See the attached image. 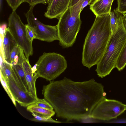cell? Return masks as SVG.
<instances>
[{"label":"cell","instance_id":"cell-1","mask_svg":"<svg viewBox=\"0 0 126 126\" xmlns=\"http://www.w3.org/2000/svg\"><path fill=\"white\" fill-rule=\"evenodd\" d=\"M42 94L57 117L67 121L91 118L94 108L106 98L103 86L93 79L77 82L64 77L44 85Z\"/></svg>","mask_w":126,"mask_h":126},{"label":"cell","instance_id":"cell-2","mask_svg":"<svg viewBox=\"0 0 126 126\" xmlns=\"http://www.w3.org/2000/svg\"><path fill=\"white\" fill-rule=\"evenodd\" d=\"M112 34L110 14L96 16L83 46L82 63L89 69L96 65L103 55Z\"/></svg>","mask_w":126,"mask_h":126},{"label":"cell","instance_id":"cell-3","mask_svg":"<svg viewBox=\"0 0 126 126\" xmlns=\"http://www.w3.org/2000/svg\"><path fill=\"white\" fill-rule=\"evenodd\" d=\"M126 43V31L124 26L112 34L106 50L97 65L95 71L102 78L115 68L120 53Z\"/></svg>","mask_w":126,"mask_h":126},{"label":"cell","instance_id":"cell-4","mask_svg":"<svg viewBox=\"0 0 126 126\" xmlns=\"http://www.w3.org/2000/svg\"><path fill=\"white\" fill-rule=\"evenodd\" d=\"M67 67L66 60L63 55L55 52H44L32 68L38 78L50 81L59 77Z\"/></svg>","mask_w":126,"mask_h":126},{"label":"cell","instance_id":"cell-5","mask_svg":"<svg viewBox=\"0 0 126 126\" xmlns=\"http://www.w3.org/2000/svg\"><path fill=\"white\" fill-rule=\"evenodd\" d=\"M81 23L80 16L71 15L69 8L61 15L57 26L59 44L63 47L72 46L80 30Z\"/></svg>","mask_w":126,"mask_h":126},{"label":"cell","instance_id":"cell-6","mask_svg":"<svg viewBox=\"0 0 126 126\" xmlns=\"http://www.w3.org/2000/svg\"><path fill=\"white\" fill-rule=\"evenodd\" d=\"M8 28L17 45L23 50L26 58L33 54L32 43L27 39L26 34L25 25L22 22L16 11H13L8 19Z\"/></svg>","mask_w":126,"mask_h":126},{"label":"cell","instance_id":"cell-7","mask_svg":"<svg viewBox=\"0 0 126 126\" xmlns=\"http://www.w3.org/2000/svg\"><path fill=\"white\" fill-rule=\"evenodd\" d=\"M34 7L30 6L25 15L27 25L34 32L36 39L48 42L56 40L59 41L57 26L45 24L39 21L34 15L33 10Z\"/></svg>","mask_w":126,"mask_h":126},{"label":"cell","instance_id":"cell-8","mask_svg":"<svg viewBox=\"0 0 126 126\" xmlns=\"http://www.w3.org/2000/svg\"><path fill=\"white\" fill-rule=\"evenodd\" d=\"M126 110V105L117 100L106 98L94 108L91 118L109 121L116 118Z\"/></svg>","mask_w":126,"mask_h":126},{"label":"cell","instance_id":"cell-9","mask_svg":"<svg viewBox=\"0 0 126 126\" xmlns=\"http://www.w3.org/2000/svg\"><path fill=\"white\" fill-rule=\"evenodd\" d=\"M7 80L16 101L21 106L27 107L34 103L38 100L29 93L21 89L13 81L10 79Z\"/></svg>","mask_w":126,"mask_h":126},{"label":"cell","instance_id":"cell-10","mask_svg":"<svg viewBox=\"0 0 126 126\" xmlns=\"http://www.w3.org/2000/svg\"><path fill=\"white\" fill-rule=\"evenodd\" d=\"M71 0H48L47 6L44 15L49 19H59L69 7Z\"/></svg>","mask_w":126,"mask_h":126},{"label":"cell","instance_id":"cell-11","mask_svg":"<svg viewBox=\"0 0 126 126\" xmlns=\"http://www.w3.org/2000/svg\"><path fill=\"white\" fill-rule=\"evenodd\" d=\"M2 43V60L7 63L10 53L17 44L10 31L7 28L4 31Z\"/></svg>","mask_w":126,"mask_h":126},{"label":"cell","instance_id":"cell-12","mask_svg":"<svg viewBox=\"0 0 126 126\" xmlns=\"http://www.w3.org/2000/svg\"><path fill=\"white\" fill-rule=\"evenodd\" d=\"M22 66L25 72L29 93L38 99L39 98L36 94L35 82L38 77L34 72L29 60L27 58L23 61Z\"/></svg>","mask_w":126,"mask_h":126},{"label":"cell","instance_id":"cell-13","mask_svg":"<svg viewBox=\"0 0 126 126\" xmlns=\"http://www.w3.org/2000/svg\"><path fill=\"white\" fill-rule=\"evenodd\" d=\"M24 53L23 50L21 48L17 63L12 65V66L18 79L21 89L25 92L29 93L25 72L22 66L23 62L26 58Z\"/></svg>","mask_w":126,"mask_h":126},{"label":"cell","instance_id":"cell-14","mask_svg":"<svg viewBox=\"0 0 126 126\" xmlns=\"http://www.w3.org/2000/svg\"><path fill=\"white\" fill-rule=\"evenodd\" d=\"M114 0H94L90 5V9L96 16L110 14Z\"/></svg>","mask_w":126,"mask_h":126},{"label":"cell","instance_id":"cell-15","mask_svg":"<svg viewBox=\"0 0 126 126\" xmlns=\"http://www.w3.org/2000/svg\"><path fill=\"white\" fill-rule=\"evenodd\" d=\"M0 73L6 79H10L13 81L21 89L18 79L12 65L2 60L0 64Z\"/></svg>","mask_w":126,"mask_h":126},{"label":"cell","instance_id":"cell-16","mask_svg":"<svg viewBox=\"0 0 126 126\" xmlns=\"http://www.w3.org/2000/svg\"><path fill=\"white\" fill-rule=\"evenodd\" d=\"M110 14V24L112 34L123 26L122 20L123 14L114 9L112 11H111Z\"/></svg>","mask_w":126,"mask_h":126},{"label":"cell","instance_id":"cell-17","mask_svg":"<svg viewBox=\"0 0 126 126\" xmlns=\"http://www.w3.org/2000/svg\"><path fill=\"white\" fill-rule=\"evenodd\" d=\"M27 110L31 112H33L37 115L49 118L55 114V112L53 110H49L40 107L33 105H30L27 107Z\"/></svg>","mask_w":126,"mask_h":126},{"label":"cell","instance_id":"cell-18","mask_svg":"<svg viewBox=\"0 0 126 126\" xmlns=\"http://www.w3.org/2000/svg\"><path fill=\"white\" fill-rule=\"evenodd\" d=\"M85 0H71L69 8L71 16H80L82 6Z\"/></svg>","mask_w":126,"mask_h":126},{"label":"cell","instance_id":"cell-19","mask_svg":"<svg viewBox=\"0 0 126 126\" xmlns=\"http://www.w3.org/2000/svg\"><path fill=\"white\" fill-rule=\"evenodd\" d=\"M126 66V43L123 48L117 60L115 68L119 71L123 70Z\"/></svg>","mask_w":126,"mask_h":126},{"label":"cell","instance_id":"cell-20","mask_svg":"<svg viewBox=\"0 0 126 126\" xmlns=\"http://www.w3.org/2000/svg\"><path fill=\"white\" fill-rule=\"evenodd\" d=\"M21 47L18 45L16 46L12 51L7 63L11 65L16 64L18 60Z\"/></svg>","mask_w":126,"mask_h":126},{"label":"cell","instance_id":"cell-21","mask_svg":"<svg viewBox=\"0 0 126 126\" xmlns=\"http://www.w3.org/2000/svg\"><path fill=\"white\" fill-rule=\"evenodd\" d=\"M0 80L1 83L3 88L11 100L14 105L15 106H16V101L10 90L7 80L0 73Z\"/></svg>","mask_w":126,"mask_h":126},{"label":"cell","instance_id":"cell-22","mask_svg":"<svg viewBox=\"0 0 126 126\" xmlns=\"http://www.w3.org/2000/svg\"><path fill=\"white\" fill-rule=\"evenodd\" d=\"M33 118L31 119V120L38 122L60 123L61 122L55 121L51 118H48L37 115L33 112H31Z\"/></svg>","mask_w":126,"mask_h":126},{"label":"cell","instance_id":"cell-23","mask_svg":"<svg viewBox=\"0 0 126 126\" xmlns=\"http://www.w3.org/2000/svg\"><path fill=\"white\" fill-rule=\"evenodd\" d=\"M36 106L51 110H53V108L52 105L45 99H39L34 103L33 104Z\"/></svg>","mask_w":126,"mask_h":126},{"label":"cell","instance_id":"cell-24","mask_svg":"<svg viewBox=\"0 0 126 126\" xmlns=\"http://www.w3.org/2000/svg\"><path fill=\"white\" fill-rule=\"evenodd\" d=\"M13 11H16L18 7L24 2V0H6Z\"/></svg>","mask_w":126,"mask_h":126},{"label":"cell","instance_id":"cell-25","mask_svg":"<svg viewBox=\"0 0 126 126\" xmlns=\"http://www.w3.org/2000/svg\"><path fill=\"white\" fill-rule=\"evenodd\" d=\"M25 25L27 37L30 42L32 43L33 40L36 39L35 34L33 31L27 24H26Z\"/></svg>","mask_w":126,"mask_h":126},{"label":"cell","instance_id":"cell-26","mask_svg":"<svg viewBox=\"0 0 126 126\" xmlns=\"http://www.w3.org/2000/svg\"><path fill=\"white\" fill-rule=\"evenodd\" d=\"M117 6L115 9L122 14L126 13V0H117Z\"/></svg>","mask_w":126,"mask_h":126},{"label":"cell","instance_id":"cell-27","mask_svg":"<svg viewBox=\"0 0 126 126\" xmlns=\"http://www.w3.org/2000/svg\"><path fill=\"white\" fill-rule=\"evenodd\" d=\"M48 0H24V2L28 3L30 6H35L39 4H42L46 5L47 4Z\"/></svg>","mask_w":126,"mask_h":126},{"label":"cell","instance_id":"cell-28","mask_svg":"<svg viewBox=\"0 0 126 126\" xmlns=\"http://www.w3.org/2000/svg\"><path fill=\"white\" fill-rule=\"evenodd\" d=\"M92 0H85L82 6L81 9V11H82L83 9L88 5H90L91 3Z\"/></svg>","mask_w":126,"mask_h":126},{"label":"cell","instance_id":"cell-29","mask_svg":"<svg viewBox=\"0 0 126 126\" xmlns=\"http://www.w3.org/2000/svg\"><path fill=\"white\" fill-rule=\"evenodd\" d=\"M122 20L123 25L124 28L126 31V14H123L122 17Z\"/></svg>","mask_w":126,"mask_h":126},{"label":"cell","instance_id":"cell-30","mask_svg":"<svg viewBox=\"0 0 126 126\" xmlns=\"http://www.w3.org/2000/svg\"><path fill=\"white\" fill-rule=\"evenodd\" d=\"M3 0H0V12H1L2 11L3 7Z\"/></svg>","mask_w":126,"mask_h":126}]
</instances>
